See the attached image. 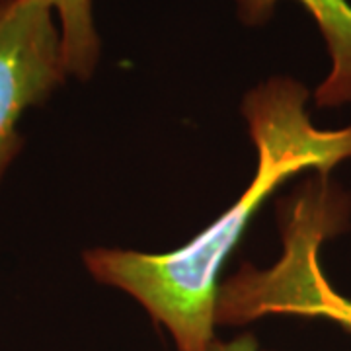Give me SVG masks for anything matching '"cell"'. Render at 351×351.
Segmentation results:
<instances>
[{"label": "cell", "instance_id": "1", "mask_svg": "<svg viewBox=\"0 0 351 351\" xmlns=\"http://www.w3.org/2000/svg\"><path fill=\"white\" fill-rule=\"evenodd\" d=\"M306 100L308 90L287 76L269 78L244 96L242 115L258 152L256 176L240 199L188 244L164 254L84 252L90 276L133 297L172 336L176 351H209L213 346L223 265L267 197L304 170L328 176L351 160V125L316 127Z\"/></svg>", "mask_w": 351, "mask_h": 351}, {"label": "cell", "instance_id": "2", "mask_svg": "<svg viewBox=\"0 0 351 351\" xmlns=\"http://www.w3.org/2000/svg\"><path fill=\"white\" fill-rule=\"evenodd\" d=\"M350 195L318 174L277 203L281 256L269 267L242 263L219 287L217 326H242L263 316L328 320L351 334V301L330 285L320 248L350 221Z\"/></svg>", "mask_w": 351, "mask_h": 351}, {"label": "cell", "instance_id": "3", "mask_svg": "<svg viewBox=\"0 0 351 351\" xmlns=\"http://www.w3.org/2000/svg\"><path fill=\"white\" fill-rule=\"evenodd\" d=\"M66 76L55 10L45 0H0V180L22 149L20 117Z\"/></svg>", "mask_w": 351, "mask_h": 351}, {"label": "cell", "instance_id": "4", "mask_svg": "<svg viewBox=\"0 0 351 351\" xmlns=\"http://www.w3.org/2000/svg\"><path fill=\"white\" fill-rule=\"evenodd\" d=\"M240 20L248 25L265 24L277 0H234ZM311 12L330 55V73L314 92L318 108H336L351 101V4L348 0H297Z\"/></svg>", "mask_w": 351, "mask_h": 351}, {"label": "cell", "instance_id": "5", "mask_svg": "<svg viewBox=\"0 0 351 351\" xmlns=\"http://www.w3.org/2000/svg\"><path fill=\"white\" fill-rule=\"evenodd\" d=\"M55 10L61 39L64 64L69 76L88 80L94 75L100 59V38L94 25L92 0H45Z\"/></svg>", "mask_w": 351, "mask_h": 351}, {"label": "cell", "instance_id": "6", "mask_svg": "<svg viewBox=\"0 0 351 351\" xmlns=\"http://www.w3.org/2000/svg\"><path fill=\"white\" fill-rule=\"evenodd\" d=\"M209 351H262L256 338L252 334H242L239 338L230 339V341H223V339H215L213 346Z\"/></svg>", "mask_w": 351, "mask_h": 351}]
</instances>
